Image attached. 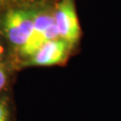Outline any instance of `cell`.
Returning a JSON list of instances; mask_svg holds the SVG:
<instances>
[{
  "instance_id": "6da1fadb",
  "label": "cell",
  "mask_w": 121,
  "mask_h": 121,
  "mask_svg": "<svg viewBox=\"0 0 121 121\" xmlns=\"http://www.w3.org/2000/svg\"><path fill=\"white\" fill-rule=\"evenodd\" d=\"M36 14L35 10L16 8L9 10L1 20V28L5 38L19 49L30 36Z\"/></svg>"
},
{
  "instance_id": "7a4b0ae2",
  "label": "cell",
  "mask_w": 121,
  "mask_h": 121,
  "mask_svg": "<svg viewBox=\"0 0 121 121\" xmlns=\"http://www.w3.org/2000/svg\"><path fill=\"white\" fill-rule=\"evenodd\" d=\"M59 39L56 24L53 19V13L48 11H36L34 23L26 43L19 49L23 58H29L44 44Z\"/></svg>"
},
{
  "instance_id": "3957f363",
  "label": "cell",
  "mask_w": 121,
  "mask_h": 121,
  "mask_svg": "<svg viewBox=\"0 0 121 121\" xmlns=\"http://www.w3.org/2000/svg\"><path fill=\"white\" fill-rule=\"evenodd\" d=\"M53 19L58 38L65 40L73 48L81 36V28L73 0H60L53 12Z\"/></svg>"
},
{
  "instance_id": "277c9868",
  "label": "cell",
  "mask_w": 121,
  "mask_h": 121,
  "mask_svg": "<svg viewBox=\"0 0 121 121\" xmlns=\"http://www.w3.org/2000/svg\"><path fill=\"white\" fill-rule=\"evenodd\" d=\"M72 48L65 40L56 39L44 44L25 62L29 66H50L65 62Z\"/></svg>"
},
{
  "instance_id": "5b68a950",
  "label": "cell",
  "mask_w": 121,
  "mask_h": 121,
  "mask_svg": "<svg viewBox=\"0 0 121 121\" xmlns=\"http://www.w3.org/2000/svg\"><path fill=\"white\" fill-rule=\"evenodd\" d=\"M11 107L6 97H0V121H11Z\"/></svg>"
},
{
  "instance_id": "8992f818",
  "label": "cell",
  "mask_w": 121,
  "mask_h": 121,
  "mask_svg": "<svg viewBox=\"0 0 121 121\" xmlns=\"http://www.w3.org/2000/svg\"><path fill=\"white\" fill-rule=\"evenodd\" d=\"M7 82V73L2 65H0V91L4 89Z\"/></svg>"
},
{
  "instance_id": "52a82bcc",
  "label": "cell",
  "mask_w": 121,
  "mask_h": 121,
  "mask_svg": "<svg viewBox=\"0 0 121 121\" xmlns=\"http://www.w3.org/2000/svg\"><path fill=\"white\" fill-rule=\"evenodd\" d=\"M18 0H0V8H3L4 6H7L12 3H14Z\"/></svg>"
},
{
  "instance_id": "ba28073f",
  "label": "cell",
  "mask_w": 121,
  "mask_h": 121,
  "mask_svg": "<svg viewBox=\"0 0 121 121\" xmlns=\"http://www.w3.org/2000/svg\"><path fill=\"white\" fill-rule=\"evenodd\" d=\"M3 52H4V48L0 44V60H1V57H2V55H3Z\"/></svg>"
}]
</instances>
